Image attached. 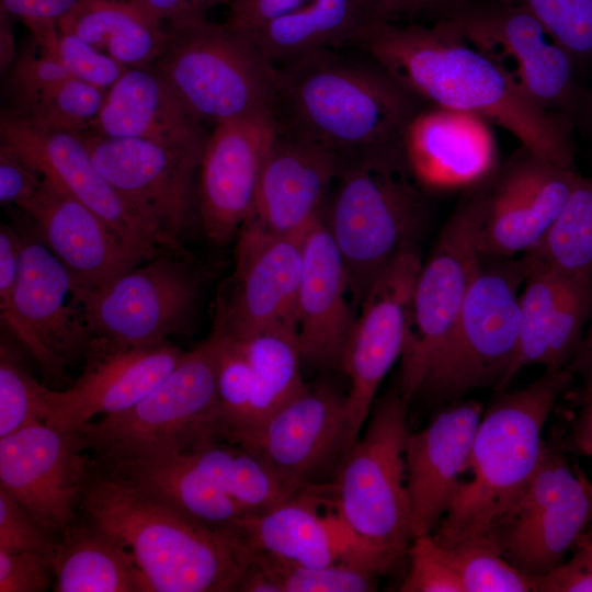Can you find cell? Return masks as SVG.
I'll use <instances>...</instances> for the list:
<instances>
[{"label": "cell", "instance_id": "1", "mask_svg": "<svg viewBox=\"0 0 592 592\" xmlns=\"http://www.w3.org/2000/svg\"><path fill=\"white\" fill-rule=\"evenodd\" d=\"M351 44L423 103L479 115L536 155L573 169L570 118L533 103L448 23L369 25Z\"/></svg>", "mask_w": 592, "mask_h": 592}, {"label": "cell", "instance_id": "2", "mask_svg": "<svg viewBox=\"0 0 592 592\" xmlns=\"http://www.w3.org/2000/svg\"><path fill=\"white\" fill-rule=\"evenodd\" d=\"M79 511L129 549L149 592H235L251 560L240 536L196 522L96 463Z\"/></svg>", "mask_w": 592, "mask_h": 592}, {"label": "cell", "instance_id": "3", "mask_svg": "<svg viewBox=\"0 0 592 592\" xmlns=\"http://www.w3.org/2000/svg\"><path fill=\"white\" fill-rule=\"evenodd\" d=\"M423 104L371 59L326 49L277 66L278 132L340 156L401 144Z\"/></svg>", "mask_w": 592, "mask_h": 592}, {"label": "cell", "instance_id": "4", "mask_svg": "<svg viewBox=\"0 0 592 592\" xmlns=\"http://www.w3.org/2000/svg\"><path fill=\"white\" fill-rule=\"evenodd\" d=\"M570 380L567 368L545 371L524 388L499 391L475 433L467 464L473 477L459 483L448 511L431 533L439 543L493 536L540 462L545 424Z\"/></svg>", "mask_w": 592, "mask_h": 592}, {"label": "cell", "instance_id": "5", "mask_svg": "<svg viewBox=\"0 0 592 592\" xmlns=\"http://www.w3.org/2000/svg\"><path fill=\"white\" fill-rule=\"evenodd\" d=\"M355 156L341 169V182L326 225L360 308L383 270L400 253L415 248L428 204L424 187L409 168L401 144Z\"/></svg>", "mask_w": 592, "mask_h": 592}, {"label": "cell", "instance_id": "6", "mask_svg": "<svg viewBox=\"0 0 592 592\" xmlns=\"http://www.w3.org/2000/svg\"><path fill=\"white\" fill-rule=\"evenodd\" d=\"M408 407L398 388L374 402L364 433L340 458L330 488L339 519L380 573L407 553L411 540Z\"/></svg>", "mask_w": 592, "mask_h": 592}, {"label": "cell", "instance_id": "7", "mask_svg": "<svg viewBox=\"0 0 592 592\" xmlns=\"http://www.w3.org/2000/svg\"><path fill=\"white\" fill-rule=\"evenodd\" d=\"M77 431L99 465L170 457L224 439L215 339L209 335L184 352L174 369L135 406Z\"/></svg>", "mask_w": 592, "mask_h": 592}, {"label": "cell", "instance_id": "8", "mask_svg": "<svg viewBox=\"0 0 592 592\" xmlns=\"http://www.w3.org/2000/svg\"><path fill=\"white\" fill-rule=\"evenodd\" d=\"M153 65L201 123L274 113L277 66L250 32L227 22L168 26Z\"/></svg>", "mask_w": 592, "mask_h": 592}, {"label": "cell", "instance_id": "9", "mask_svg": "<svg viewBox=\"0 0 592 592\" xmlns=\"http://www.w3.org/2000/svg\"><path fill=\"white\" fill-rule=\"evenodd\" d=\"M528 266L526 255L480 257L459 315L418 395L451 403L478 389L500 390L519 344L520 287Z\"/></svg>", "mask_w": 592, "mask_h": 592}, {"label": "cell", "instance_id": "10", "mask_svg": "<svg viewBox=\"0 0 592 592\" xmlns=\"http://www.w3.org/2000/svg\"><path fill=\"white\" fill-rule=\"evenodd\" d=\"M418 13L452 25L540 109L569 118L577 111L574 60L524 9L499 0H429Z\"/></svg>", "mask_w": 592, "mask_h": 592}, {"label": "cell", "instance_id": "11", "mask_svg": "<svg viewBox=\"0 0 592 592\" xmlns=\"http://www.w3.org/2000/svg\"><path fill=\"white\" fill-rule=\"evenodd\" d=\"M486 179L468 187L417 276L398 384L409 403L453 329L478 269Z\"/></svg>", "mask_w": 592, "mask_h": 592}, {"label": "cell", "instance_id": "12", "mask_svg": "<svg viewBox=\"0 0 592 592\" xmlns=\"http://www.w3.org/2000/svg\"><path fill=\"white\" fill-rule=\"evenodd\" d=\"M198 280L186 253L167 251L102 286L79 291L92 338L146 348L184 333L194 315Z\"/></svg>", "mask_w": 592, "mask_h": 592}, {"label": "cell", "instance_id": "13", "mask_svg": "<svg viewBox=\"0 0 592 592\" xmlns=\"http://www.w3.org/2000/svg\"><path fill=\"white\" fill-rule=\"evenodd\" d=\"M22 254L12 298L1 321L38 363L44 377L61 380L84 358L92 335L77 299V283L36 236L20 232Z\"/></svg>", "mask_w": 592, "mask_h": 592}, {"label": "cell", "instance_id": "14", "mask_svg": "<svg viewBox=\"0 0 592 592\" xmlns=\"http://www.w3.org/2000/svg\"><path fill=\"white\" fill-rule=\"evenodd\" d=\"M94 465L77 430L41 421L0 437V489L57 537L77 517Z\"/></svg>", "mask_w": 592, "mask_h": 592}, {"label": "cell", "instance_id": "15", "mask_svg": "<svg viewBox=\"0 0 592 592\" xmlns=\"http://www.w3.org/2000/svg\"><path fill=\"white\" fill-rule=\"evenodd\" d=\"M421 265L417 248L403 251L377 276L360 305L341 363L351 383L342 456L360 437L383 379L401 356Z\"/></svg>", "mask_w": 592, "mask_h": 592}, {"label": "cell", "instance_id": "16", "mask_svg": "<svg viewBox=\"0 0 592 592\" xmlns=\"http://www.w3.org/2000/svg\"><path fill=\"white\" fill-rule=\"evenodd\" d=\"M304 236H275L243 223L236 236L234 273L216 300L213 333L296 332Z\"/></svg>", "mask_w": 592, "mask_h": 592}, {"label": "cell", "instance_id": "17", "mask_svg": "<svg viewBox=\"0 0 592 592\" xmlns=\"http://www.w3.org/2000/svg\"><path fill=\"white\" fill-rule=\"evenodd\" d=\"M0 134L1 140L99 215L147 260L167 251L186 253L107 181L80 135L34 126L7 110L1 113Z\"/></svg>", "mask_w": 592, "mask_h": 592}, {"label": "cell", "instance_id": "18", "mask_svg": "<svg viewBox=\"0 0 592 592\" xmlns=\"http://www.w3.org/2000/svg\"><path fill=\"white\" fill-rule=\"evenodd\" d=\"M99 171L172 242L190 226L203 150L138 138L80 135Z\"/></svg>", "mask_w": 592, "mask_h": 592}, {"label": "cell", "instance_id": "19", "mask_svg": "<svg viewBox=\"0 0 592 592\" xmlns=\"http://www.w3.org/2000/svg\"><path fill=\"white\" fill-rule=\"evenodd\" d=\"M580 174L523 147L486 179L480 255L511 258L535 247L562 210Z\"/></svg>", "mask_w": 592, "mask_h": 592}, {"label": "cell", "instance_id": "20", "mask_svg": "<svg viewBox=\"0 0 592 592\" xmlns=\"http://www.w3.org/2000/svg\"><path fill=\"white\" fill-rule=\"evenodd\" d=\"M277 136L272 111L214 125L200 167L196 205L205 236L227 244L249 217L260 175Z\"/></svg>", "mask_w": 592, "mask_h": 592}, {"label": "cell", "instance_id": "21", "mask_svg": "<svg viewBox=\"0 0 592 592\" xmlns=\"http://www.w3.org/2000/svg\"><path fill=\"white\" fill-rule=\"evenodd\" d=\"M183 354L170 341L130 348L92 338L73 384L64 390L48 389L45 423L78 430L98 414L125 411L157 387Z\"/></svg>", "mask_w": 592, "mask_h": 592}, {"label": "cell", "instance_id": "22", "mask_svg": "<svg viewBox=\"0 0 592 592\" xmlns=\"http://www.w3.org/2000/svg\"><path fill=\"white\" fill-rule=\"evenodd\" d=\"M346 420V396L329 385L305 384L242 446L260 454L285 480L304 489L339 463Z\"/></svg>", "mask_w": 592, "mask_h": 592}, {"label": "cell", "instance_id": "23", "mask_svg": "<svg viewBox=\"0 0 592 592\" xmlns=\"http://www.w3.org/2000/svg\"><path fill=\"white\" fill-rule=\"evenodd\" d=\"M21 209L36 236L73 276L79 291L102 286L148 261L49 177L44 175L38 191Z\"/></svg>", "mask_w": 592, "mask_h": 592}, {"label": "cell", "instance_id": "24", "mask_svg": "<svg viewBox=\"0 0 592 592\" xmlns=\"http://www.w3.org/2000/svg\"><path fill=\"white\" fill-rule=\"evenodd\" d=\"M482 413V402L464 398L410 432L405 459L411 540L433 533L448 511Z\"/></svg>", "mask_w": 592, "mask_h": 592}, {"label": "cell", "instance_id": "25", "mask_svg": "<svg viewBox=\"0 0 592 592\" xmlns=\"http://www.w3.org/2000/svg\"><path fill=\"white\" fill-rule=\"evenodd\" d=\"M350 277L321 215L303 240L296 335L303 361L341 368L357 315Z\"/></svg>", "mask_w": 592, "mask_h": 592}, {"label": "cell", "instance_id": "26", "mask_svg": "<svg viewBox=\"0 0 592 592\" xmlns=\"http://www.w3.org/2000/svg\"><path fill=\"white\" fill-rule=\"evenodd\" d=\"M483 117L458 110L423 106L409 122L401 146L424 189L470 187L497 168V144Z\"/></svg>", "mask_w": 592, "mask_h": 592}, {"label": "cell", "instance_id": "27", "mask_svg": "<svg viewBox=\"0 0 592 592\" xmlns=\"http://www.w3.org/2000/svg\"><path fill=\"white\" fill-rule=\"evenodd\" d=\"M341 169L340 155L277 129L246 221L275 236H304L320 216L323 198Z\"/></svg>", "mask_w": 592, "mask_h": 592}, {"label": "cell", "instance_id": "28", "mask_svg": "<svg viewBox=\"0 0 592 592\" xmlns=\"http://www.w3.org/2000/svg\"><path fill=\"white\" fill-rule=\"evenodd\" d=\"M527 260L528 272L520 293L519 344L499 391L505 390L523 367L566 368L579 349L590 315V297L578 282Z\"/></svg>", "mask_w": 592, "mask_h": 592}, {"label": "cell", "instance_id": "29", "mask_svg": "<svg viewBox=\"0 0 592 592\" xmlns=\"http://www.w3.org/2000/svg\"><path fill=\"white\" fill-rule=\"evenodd\" d=\"M320 513V486L309 485L275 508L241 522L243 540L252 553L287 563L320 567L337 561L367 565L330 499Z\"/></svg>", "mask_w": 592, "mask_h": 592}, {"label": "cell", "instance_id": "30", "mask_svg": "<svg viewBox=\"0 0 592 592\" xmlns=\"http://www.w3.org/2000/svg\"><path fill=\"white\" fill-rule=\"evenodd\" d=\"M92 133L203 150L207 136L155 65L128 68L105 92Z\"/></svg>", "mask_w": 592, "mask_h": 592}, {"label": "cell", "instance_id": "31", "mask_svg": "<svg viewBox=\"0 0 592 592\" xmlns=\"http://www.w3.org/2000/svg\"><path fill=\"white\" fill-rule=\"evenodd\" d=\"M7 86L8 112L34 126L77 135L92 129L106 92L71 76L56 54L35 42L13 61Z\"/></svg>", "mask_w": 592, "mask_h": 592}, {"label": "cell", "instance_id": "32", "mask_svg": "<svg viewBox=\"0 0 592 592\" xmlns=\"http://www.w3.org/2000/svg\"><path fill=\"white\" fill-rule=\"evenodd\" d=\"M592 521V482L579 471L551 503L509 519L494 532L502 556L520 571L538 577L565 560Z\"/></svg>", "mask_w": 592, "mask_h": 592}, {"label": "cell", "instance_id": "33", "mask_svg": "<svg viewBox=\"0 0 592 592\" xmlns=\"http://www.w3.org/2000/svg\"><path fill=\"white\" fill-rule=\"evenodd\" d=\"M49 561L55 592H149L129 549L80 511Z\"/></svg>", "mask_w": 592, "mask_h": 592}, {"label": "cell", "instance_id": "34", "mask_svg": "<svg viewBox=\"0 0 592 592\" xmlns=\"http://www.w3.org/2000/svg\"><path fill=\"white\" fill-rule=\"evenodd\" d=\"M96 465L157 496L198 523L243 538L244 512L182 454Z\"/></svg>", "mask_w": 592, "mask_h": 592}, {"label": "cell", "instance_id": "35", "mask_svg": "<svg viewBox=\"0 0 592 592\" xmlns=\"http://www.w3.org/2000/svg\"><path fill=\"white\" fill-rule=\"evenodd\" d=\"M57 26L127 68L153 65L167 42L164 23L132 0H79Z\"/></svg>", "mask_w": 592, "mask_h": 592}, {"label": "cell", "instance_id": "36", "mask_svg": "<svg viewBox=\"0 0 592 592\" xmlns=\"http://www.w3.org/2000/svg\"><path fill=\"white\" fill-rule=\"evenodd\" d=\"M363 27L355 0H314L250 33L277 66L352 43Z\"/></svg>", "mask_w": 592, "mask_h": 592}, {"label": "cell", "instance_id": "37", "mask_svg": "<svg viewBox=\"0 0 592 592\" xmlns=\"http://www.w3.org/2000/svg\"><path fill=\"white\" fill-rule=\"evenodd\" d=\"M182 455L229 494L247 516L262 514L301 490L257 452L224 439L207 440Z\"/></svg>", "mask_w": 592, "mask_h": 592}, {"label": "cell", "instance_id": "38", "mask_svg": "<svg viewBox=\"0 0 592 592\" xmlns=\"http://www.w3.org/2000/svg\"><path fill=\"white\" fill-rule=\"evenodd\" d=\"M228 337L240 341L252 377L250 431L239 443L244 445L276 409L305 386L303 357L294 330L271 328Z\"/></svg>", "mask_w": 592, "mask_h": 592}, {"label": "cell", "instance_id": "39", "mask_svg": "<svg viewBox=\"0 0 592 592\" xmlns=\"http://www.w3.org/2000/svg\"><path fill=\"white\" fill-rule=\"evenodd\" d=\"M526 255L563 275L592 280V178L579 177L557 219Z\"/></svg>", "mask_w": 592, "mask_h": 592}, {"label": "cell", "instance_id": "40", "mask_svg": "<svg viewBox=\"0 0 592 592\" xmlns=\"http://www.w3.org/2000/svg\"><path fill=\"white\" fill-rule=\"evenodd\" d=\"M441 545L464 592H535V578L511 565L502 556L493 536Z\"/></svg>", "mask_w": 592, "mask_h": 592}, {"label": "cell", "instance_id": "41", "mask_svg": "<svg viewBox=\"0 0 592 592\" xmlns=\"http://www.w3.org/2000/svg\"><path fill=\"white\" fill-rule=\"evenodd\" d=\"M254 560L267 573L277 592H369L377 589L379 573L355 561L306 567L287 563L261 553Z\"/></svg>", "mask_w": 592, "mask_h": 592}, {"label": "cell", "instance_id": "42", "mask_svg": "<svg viewBox=\"0 0 592 592\" xmlns=\"http://www.w3.org/2000/svg\"><path fill=\"white\" fill-rule=\"evenodd\" d=\"M48 389L32 376L19 353L1 340L0 437L32 423L45 422Z\"/></svg>", "mask_w": 592, "mask_h": 592}, {"label": "cell", "instance_id": "43", "mask_svg": "<svg viewBox=\"0 0 592 592\" xmlns=\"http://www.w3.org/2000/svg\"><path fill=\"white\" fill-rule=\"evenodd\" d=\"M535 16L569 53L577 68L592 59V0H499Z\"/></svg>", "mask_w": 592, "mask_h": 592}, {"label": "cell", "instance_id": "44", "mask_svg": "<svg viewBox=\"0 0 592 592\" xmlns=\"http://www.w3.org/2000/svg\"><path fill=\"white\" fill-rule=\"evenodd\" d=\"M409 570L401 592H464L444 547L432 534L412 539L408 547Z\"/></svg>", "mask_w": 592, "mask_h": 592}, {"label": "cell", "instance_id": "45", "mask_svg": "<svg viewBox=\"0 0 592 592\" xmlns=\"http://www.w3.org/2000/svg\"><path fill=\"white\" fill-rule=\"evenodd\" d=\"M57 57L71 76L103 91H107L128 69L95 46L68 32L59 31Z\"/></svg>", "mask_w": 592, "mask_h": 592}, {"label": "cell", "instance_id": "46", "mask_svg": "<svg viewBox=\"0 0 592 592\" xmlns=\"http://www.w3.org/2000/svg\"><path fill=\"white\" fill-rule=\"evenodd\" d=\"M58 537L46 530L20 503L0 489V550L30 551L48 560Z\"/></svg>", "mask_w": 592, "mask_h": 592}, {"label": "cell", "instance_id": "47", "mask_svg": "<svg viewBox=\"0 0 592 592\" xmlns=\"http://www.w3.org/2000/svg\"><path fill=\"white\" fill-rule=\"evenodd\" d=\"M43 173L15 147L0 144V203L22 208L38 191Z\"/></svg>", "mask_w": 592, "mask_h": 592}, {"label": "cell", "instance_id": "48", "mask_svg": "<svg viewBox=\"0 0 592 592\" xmlns=\"http://www.w3.org/2000/svg\"><path fill=\"white\" fill-rule=\"evenodd\" d=\"M54 582V570L46 557L0 550V592H43Z\"/></svg>", "mask_w": 592, "mask_h": 592}, {"label": "cell", "instance_id": "49", "mask_svg": "<svg viewBox=\"0 0 592 592\" xmlns=\"http://www.w3.org/2000/svg\"><path fill=\"white\" fill-rule=\"evenodd\" d=\"M535 581V592H592V540L584 533L569 559Z\"/></svg>", "mask_w": 592, "mask_h": 592}, {"label": "cell", "instance_id": "50", "mask_svg": "<svg viewBox=\"0 0 592 592\" xmlns=\"http://www.w3.org/2000/svg\"><path fill=\"white\" fill-rule=\"evenodd\" d=\"M314 0H228L227 23L253 32L267 22L291 13Z\"/></svg>", "mask_w": 592, "mask_h": 592}, {"label": "cell", "instance_id": "51", "mask_svg": "<svg viewBox=\"0 0 592 592\" xmlns=\"http://www.w3.org/2000/svg\"><path fill=\"white\" fill-rule=\"evenodd\" d=\"M79 0H1V10L20 19L32 32L56 26Z\"/></svg>", "mask_w": 592, "mask_h": 592}, {"label": "cell", "instance_id": "52", "mask_svg": "<svg viewBox=\"0 0 592 592\" xmlns=\"http://www.w3.org/2000/svg\"><path fill=\"white\" fill-rule=\"evenodd\" d=\"M168 26H182L207 19L210 8L223 0H132Z\"/></svg>", "mask_w": 592, "mask_h": 592}, {"label": "cell", "instance_id": "53", "mask_svg": "<svg viewBox=\"0 0 592 592\" xmlns=\"http://www.w3.org/2000/svg\"><path fill=\"white\" fill-rule=\"evenodd\" d=\"M22 254V238L14 227H0V309L8 306L14 292Z\"/></svg>", "mask_w": 592, "mask_h": 592}, {"label": "cell", "instance_id": "54", "mask_svg": "<svg viewBox=\"0 0 592 592\" xmlns=\"http://www.w3.org/2000/svg\"><path fill=\"white\" fill-rule=\"evenodd\" d=\"M364 27L417 14L429 0H355Z\"/></svg>", "mask_w": 592, "mask_h": 592}, {"label": "cell", "instance_id": "55", "mask_svg": "<svg viewBox=\"0 0 592 592\" xmlns=\"http://www.w3.org/2000/svg\"><path fill=\"white\" fill-rule=\"evenodd\" d=\"M576 367L584 382L588 407H592V319L589 332L576 354Z\"/></svg>", "mask_w": 592, "mask_h": 592}, {"label": "cell", "instance_id": "56", "mask_svg": "<svg viewBox=\"0 0 592 592\" xmlns=\"http://www.w3.org/2000/svg\"><path fill=\"white\" fill-rule=\"evenodd\" d=\"M10 14L1 10V68H11L14 57L13 33Z\"/></svg>", "mask_w": 592, "mask_h": 592}, {"label": "cell", "instance_id": "57", "mask_svg": "<svg viewBox=\"0 0 592 592\" xmlns=\"http://www.w3.org/2000/svg\"><path fill=\"white\" fill-rule=\"evenodd\" d=\"M577 443L583 452L592 455V413L590 412L585 413L577 430Z\"/></svg>", "mask_w": 592, "mask_h": 592}, {"label": "cell", "instance_id": "58", "mask_svg": "<svg viewBox=\"0 0 592 592\" xmlns=\"http://www.w3.org/2000/svg\"><path fill=\"white\" fill-rule=\"evenodd\" d=\"M585 535L592 540V521L585 532Z\"/></svg>", "mask_w": 592, "mask_h": 592}, {"label": "cell", "instance_id": "59", "mask_svg": "<svg viewBox=\"0 0 592 592\" xmlns=\"http://www.w3.org/2000/svg\"><path fill=\"white\" fill-rule=\"evenodd\" d=\"M590 124H591V130H592V101H591V105H590Z\"/></svg>", "mask_w": 592, "mask_h": 592}, {"label": "cell", "instance_id": "60", "mask_svg": "<svg viewBox=\"0 0 592 592\" xmlns=\"http://www.w3.org/2000/svg\"><path fill=\"white\" fill-rule=\"evenodd\" d=\"M587 412L592 413V407H591V408H588Z\"/></svg>", "mask_w": 592, "mask_h": 592}]
</instances>
